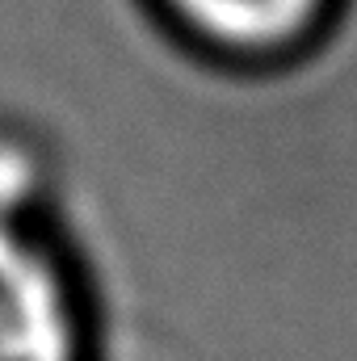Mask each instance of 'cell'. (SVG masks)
Returning a JSON list of instances; mask_svg holds the SVG:
<instances>
[{"label":"cell","instance_id":"cell-1","mask_svg":"<svg viewBox=\"0 0 357 361\" xmlns=\"http://www.w3.org/2000/svg\"><path fill=\"white\" fill-rule=\"evenodd\" d=\"M85 332L72 281L55 252L0 214V361H80Z\"/></svg>","mask_w":357,"mask_h":361},{"label":"cell","instance_id":"cell-2","mask_svg":"<svg viewBox=\"0 0 357 361\" xmlns=\"http://www.w3.org/2000/svg\"><path fill=\"white\" fill-rule=\"evenodd\" d=\"M160 13L206 55L231 63H277L298 55L337 0H156Z\"/></svg>","mask_w":357,"mask_h":361}]
</instances>
